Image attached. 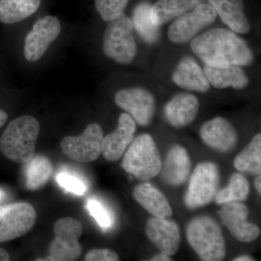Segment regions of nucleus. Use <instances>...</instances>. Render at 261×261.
Segmentation results:
<instances>
[{
    "mask_svg": "<svg viewBox=\"0 0 261 261\" xmlns=\"http://www.w3.org/2000/svg\"><path fill=\"white\" fill-rule=\"evenodd\" d=\"M190 46L206 65L216 68L246 66L253 62V54L247 43L229 29H210L194 38Z\"/></svg>",
    "mask_w": 261,
    "mask_h": 261,
    "instance_id": "f257e3e1",
    "label": "nucleus"
},
{
    "mask_svg": "<svg viewBox=\"0 0 261 261\" xmlns=\"http://www.w3.org/2000/svg\"><path fill=\"white\" fill-rule=\"evenodd\" d=\"M40 125L34 117L23 116L12 121L0 137V151L7 159L25 164L35 155Z\"/></svg>",
    "mask_w": 261,
    "mask_h": 261,
    "instance_id": "f03ea898",
    "label": "nucleus"
},
{
    "mask_svg": "<svg viewBox=\"0 0 261 261\" xmlns=\"http://www.w3.org/2000/svg\"><path fill=\"white\" fill-rule=\"evenodd\" d=\"M188 243L201 260L221 261L226 256V244L221 226L210 216L192 219L187 226Z\"/></svg>",
    "mask_w": 261,
    "mask_h": 261,
    "instance_id": "7ed1b4c3",
    "label": "nucleus"
},
{
    "mask_svg": "<svg viewBox=\"0 0 261 261\" xmlns=\"http://www.w3.org/2000/svg\"><path fill=\"white\" fill-rule=\"evenodd\" d=\"M162 166L161 153L152 136L136 137L123 156L121 166L140 181H148L159 174Z\"/></svg>",
    "mask_w": 261,
    "mask_h": 261,
    "instance_id": "20e7f679",
    "label": "nucleus"
},
{
    "mask_svg": "<svg viewBox=\"0 0 261 261\" xmlns=\"http://www.w3.org/2000/svg\"><path fill=\"white\" fill-rule=\"evenodd\" d=\"M108 22L103 37L105 55L117 63L129 64L137 53L132 20L123 13Z\"/></svg>",
    "mask_w": 261,
    "mask_h": 261,
    "instance_id": "39448f33",
    "label": "nucleus"
},
{
    "mask_svg": "<svg viewBox=\"0 0 261 261\" xmlns=\"http://www.w3.org/2000/svg\"><path fill=\"white\" fill-rule=\"evenodd\" d=\"M219 182V168L216 163L204 161L197 164L184 197L187 208L194 210L208 205L216 197Z\"/></svg>",
    "mask_w": 261,
    "mask_h": 261,
    "instance_id": "423d86ee",
    "label": "nucleus"
},
{
    "mask_svg": "<svg viewBox=\"0 0 261 261\" xmlns=\"http://www.w3.org/2000/svg\"><path fill=\"white\" fill-rule=\"evenodd\" d=\"M83 232V226L78 220L71 217L58 219L55 223L56 237L49 247V256L45 260H75L82 254L79 239Z\"/></svg>",
    "mask_w": 261,
    "mask_h": 261,
    "instance_id": "0eeeda50",
    "label": "nucleus"
},
{
    "mask_svg": "<svg viewBox=\"0 0 261 261\" xmlns=\"http://www.w3.org/2000/svg\"><path fill=\"white\" fill-rule=\"evenodd\" d=\"M36 220L37 212L28 202L0 206V243L23 236L32 229Z\"/></svg>",
    "mask_w": 261,
    "mask_h": 261,
    "instance_id": "6e6552de",
    "label": "nucleus"
},
{
    "mask_svg": "<svg viewBox=\"0 0 261 261\" xmlns=\"http://www.w3.org/2000/svg\"><path fill=\"white\" fill-rule=\"evenodd\" d=\"M103 130L95 123H90L82 135L67 136L62 140V150L70 159L81 163L96 161L102 153Z\"/></svg>",
    "mask_w": 261,
    "mask_h": 261,
    "instance_id": "1a4fd4ad",
    "label": "nucleus"
},
{
    "mask_svg": "<svg viewBox=\"0 0 261 261\" xmlns=\"http://www.w3.org/2000/svg\"><path fill=\"white\" fill-rule=\"evenodd\" d=\"M216 17V10L209 3H201L173 22L168 29V39L175 44L189 42L202 29L214 23Z\"/></svg>",
    "mask_w": 261,
    "mask_h": 261,
    "instance_id": "9d476101",
    "label": "nucleus"
},
{
    "mask_svg": "<svg viewBox=\"0 0 261 261\" xmlns=\"http://www.w3.org/2000/svg\"><path fill=\"white\" fill-rule=\"evenodd\" d=\"M61 32V23L56 17L47 15L38 20L25 39L23 54L25 60L30 63L39 61Z\"/></svg>",
    "mask_w": 261,
    "mask_h": 261,
    "instance_id": "9b49d317",
    "label": "nucleus"
},
{
    "mask_svg": "<svg viewBox=\"0 0 261 261\" xmlns=\"http://www.w3.org/2000/svg\"><path fill=\"white\" fill-rule=\"evenodd\" d=\"M115 102L140 126H148L152 121L155 101L147 89L140 87L121 89L115 96Z\"/></svg>",
    "mask_w": 261,
    "mask_h": 261,
    "instance_id": "f8f14e48",
    "label": "nucleus"
},
{
    "mask_svg": "<svg viewBox=\"0 0 261 261\" xmlns=\"http://www.w3.org/2000/svg\"><path fill=\"white\" fill-rule=\"evenodd\" d=\"M221 223L228 228L233 238L244 243L256 240L260 234L258 226L247 221L248 208L241 202L224 204L218 211Z\"/></svg>",
    "mask_w": 261,
    "mask_h": 261,
    "instance_id": "ddd939ff",
    "label": "nucleus"
},
{
    "mask_svg": "<svg viewBox=\"0 0 261 261\" xmlns=\"http://www.w3.org/2000/svg\"><path fill=\"white\" fill-rule=\"evenodd\" d=\"M146 234L149 241L161 252L167 255L177 253L181 237L178 224L168 218H151L146 225Z\"/></svg>",
    "mask_w": 261,
    "mask_h": 261,
    "instance_id": "4468645a",
    "label": "nucleus"
},
{
    "mask_svg": "<svg viewBox=\"0 0 261 261\" xmlns=\"http://www.w3.org/2000/svg\"><path fill=\"white\" fill-rule=\"evenodd\" d=\"M200 136L206 145L224 153L232 150L238 142L236 130L223 117H216L202 123Z\"/></svg>",
    "mask_w": 261,
    "mask_h": 261,
    "instance_id": "2eb2a0df",
    "label": "nucleus"
},
{
    "mask_svg": "<svg viewBox=\"0 0 261 261\" xmlns=\"http://www.w3.org/2000/svg\"><path fill=\"white\" fill-rule=\"evenodd\" d=\"M136 122L128 113H122L118 118V127L114 132L104 137L102 145L103 157L108 161H118L135 139Z\"/></svg>",
    "mask_w": 261,
    "mask_h": 261,
    "instance_id": "dca6fc26",
    "label": "nucleus"
},
{
    "mask_svg": "<svg viewBox=\"0 0 261 261\" xmlns=\"http://www.w3.org/2000/svg\"><path fill=\"white\" fill-rule=\"evenodd\" d=\"M191 171V160L185 147L173 145L168 149L161 166V179L166 185L178 187L186 183Z\"/></svg>",
    "mask_w": 261,
    "mask_h": 261,
    "instance_id": "f3484780",
    "label": "nucleus"
},
{
    "mask_svg": "<svg viewBox=\"0 0 261 261\" xmlns=\"http://www.w3.org/2000/svg\"><path fill=\"white\" fill-rule=\"evenodd\" d=\"M199 108L200 103L194 94L179 93L166 105L164 116L171 126L180 128L191 124L195 121Z\"/></svg>",
    "mask_w": 261,
    "mask_h": 261,
    "instance_id": "a211bd4d",
    "label": "nucleus"
},
{
    "mask_svg": "<svg viewBox=\"0 0 261 261\" xmlns=\"http://www.w3.org/2000/svg\"><path fill=\"white\" fill-rule=\"evenodd\" d=\"M172 80L186 90L205 93L210 89V83L203 70L190 57L182 58L173 73Z\"/></svg>",
    "mask_w": 261,
    "mask_h": 261,
    "instance_id": "6ab92c4d",
    "label": "nucleus"
},
{
    "mask_svg": "<svg viewBox=\"0 0 261 261\" xmlns=\"http://www.w3.org/2000/svg\"><path fill=\"white\" fill-rule=\"evenodd\" d=\"M219 14L221 20L232 32L246 34L250 32V24L245 14L243 0H207Z\"/></svg>",
    "mask_w": 261,
    "mask_h": 261,
    "instance_id": "aec40b11",
    "label": "nucleus"
},
{
    "mask_svg": "<svg viewBox=\"0 0 261 261\" xmlns=\"http://www.w3.org/2000/svg\"><path fill=\"white\" fill-rule=\"evenodd\" d=\"M133 196L135 200L154 217L169 218L173 216V210L167 198L150 184L145 182L136 186Z\"/></svg>",
    "mask_w": 261,
    "mask_h": 261,
    "instance_id": "412c9836",
    "label": "nucleus"
},
{
    "mask_svg": "<svg viewBox=\"0 0 261 261\" xmlns=\"http://www.w3.org/2000/svg\"><path fill=\"white\" fill-rule=\"evenodd\" d=\"M205 0H159L151 6L149 15L152 23L157 27L181 16Z\"/></svg>",
    "mask_w": 261,
    "mask_h": 261,
    "instance_id": "4be33fe9",
    "label": "nucleus"
},
{
    "mask_svg": "<svg viewBox=\"0 0 261 261\" xmlns=\"http://www.w3.org/2000/svg\"><path fill=\"white\" fill-rule=\"evenodd\" d=\"M204 73L209 83L215 88L225 89L231 87L235 89H243L249 84L248 77L239 65L216 68L205 64Z\"/></svg>",
    "mask_w": 261,
    "mask_h": 261,
    "instance_id": "5701e85b",
    "label": "nucleus"
},
{
    "mask_svg": "<svg viewBox=\"0 0 261 261\" xmlns=\"http://www.w3.org/2000/svg\"><path fill=\"white\" fill-rule=\"evenodd\" d=\"M41 0H0V22L18 23L39 9Z\"/></svg>",
    "mask_w": 261,
    "mask_h": 261,
    "instance_id": "b1692460",
    "label": "nucleus"
},
{
    "mask_svg": "<svg viewBox=\"0 0 261 261\" xmlns=\"http://www.w3.org/2000/svg\"><path fill=\"white\" fill-rule=\"evenodd\" d=\"M25 164V186L29 190H39L47 183L53 174V164L45 156L34 155Z\"/></svg>",
    "mask_w": 261,
    "mask_h": 261,
    "instance_id": "393cba45",
    "label": "nucleus"
},
{
    "mask_svg": "<svg viewBox=\"0 0 261 261\" xmlns=\"http://www.w3.org/2000/svg\"><path fill=\"white\" fill-rule=\"evenodd\" d=\"M233 166L239 171L252 174L261 173V135L257 134L248 145L235 158Z\"/></svg>",
    "mask_w": 261,
    "mask_h": 261,
    "instance_id": "a878e982",
    "label": "nucleus"
},
{
    "mask_svg": "<svg viewBox=\"0 0 261 261\" xmlns=\"http://www.w3.org/2000/svg\"><path fill=\"white\" fill-rule=\"evenodd\" d=\"M151 5L148 3H141L134 10L132 20L133 27L147 44H154L160 37V27L154 25L150 19Z\"/></svg>",
    "mask_w": 261,
    "mask_h": 261,
    "instance_id": "bb28decb",
    "label": "nucleus"
},
{
    "mask_svg": "<svg viewBox=\"0 0 261 261\" xmlns=\"http://www.w3.org/2000/svg\"><path fill=\"white\" fill-rule=\"evenodd\" d=\"M249 192L250 186L246 178L240 173H235L231 175L228 186L217 192L214 199L219 205L243 202L247 200Z\"/></svg>",
    "mask_w": 261,
    "mask_h": 261,
    "instance_id": "cd10ccee",
    "label": "nucleus"
},
{
    "mask_svg": "<svg viewBox=\"0 0 261 261\" xmlns=\"http://www.w3.org/2000/svg\"><path fill=\"white\" fill-rule=\"evenodd\" d=\"M128 0H95L96 9L105 21H110L123 13Z\"/></svg>",
    "mask_w": 261,
    "mask_h": 261,
    "instance_id": "c85d7f7f",
    "label": "nucleus"
},
{
    "mask_svg": "<svg viewBox=\"0 0 261 261\" xmlns=\"http://www.w3.org/2000/svg\"><path fill=\"white\" fill-rule=\"evenodd\" d=\"M56 180L60 186L75 195H83L87 190L83 182L70 173H59L57 175Z\"/></svg>",
    "mask_w": 261,
    "mask_h": 261,
    "instance_id": "c756f323",
    "label": "nucleus"
},
{
    "mask_svg": "<svg viewBox=\"0 0 261 261\" xmlns=\"http://www.w3.org/2000/svg\"><path fill=\"white\" fill-rule=\"evenodd\" d=\"M87 207L89 214L93 216L101 227L107 228L111 226L112 219L110 214L98 201L92 199L89 200Z\"/></svg>",
    "mask_w": 261,
    "mask_h": 261,
    "instance_id": "7c9ffc66",
    "label": "nucleus"
},
{
    "mask_svg": "<svg viewBox=\"0 0 261 261\" xmlns=\"http://www.w3.org/2000/svg\"><path fill=\"white\" fill-rule=\"evenodd\" d=\"M119 256L116 252L110 249H94L87 252L86 261H118Z\"/></svg>",
    "mask_w": 261,
    "mask_h": 261,
    "instance_id": "2f4dec72",
    "label": "nucleus"
},
{
    "mask_svg": "<svg viewBox=\"0 0 261 261\" xmlns=\"http://www.w3.org/2000/svg\"><path fill=\"white\" fill-rule=\"evenodd\" d=\"M149 261H171L173 260L170 255L164 252H161L157 255H154L152 258L149 259Z\"/></svg>",
    "mask_w": 261,
    "mask_h": 261,
    "instance_id": "473e14b6",
    "label": "nucleus"
},
{
    "mask_svg": "<svg viewBox=\"0 0 261 261\" xmlns=\"http://www.w3.org/2000/svg\"><path fill=\"white\" fill-rule=\"evenodd\" d=\"M8 119V115L3 110L0 109V128H2Z\"/></svg>",
    "mask_w": 261,
    "mask_h": 261,
    "instance_id": "72a5a7b5",
    "label": "nucleus"
},
{
    "mask_svg": "<svg viewBox=\"0 0 261 261\" xmlns=\"http://www.w3.org/2000/svg\"><path fill=\"white\" fill-rule=\"evenodd\" d=\"M10 260L9 253L4 250V249L0 247V261Z\"/></svg>",
    "mask_w": 261,
    "mask_h": 261,
    "instance_id": "f704fd0d",
    "label": "nucleus"
},
{
    "mask_svg": "<svg viewBox=\"0 0 261 261\" xmlns=\"http://www.w3.org/2000/svg\"><path fill=\"white\" fill-rule=\"evenodd\" d=\"M254 185H255V190H256L257 193H258L259 195H260V194H261V176H260V174L257 175V177L255 178V184H254Z\"/></svg>",
    "mask_w": 261,
    "mask_h": 261,
    "instance_id": "c9c22d12",
    "label": "nucleus"
},
{
    "mask_svg": "<svg viewBox=\"0 0 261 261\" xmlns=\"http://www.w3.org/2000/svg\"><path fill=\"white\" fill-rule=\"evenodd\" d=\"M233 261H253V258L252 257L248 256V255H242V256L235 257L233 259Z\"/></svg>",
    "mask_w": 261,
    "mask_h": 261,
    "instance_id": "e433bc0d",
    "label": "nucleus"
},
{
    "mask_svg": "<svg viewBox=\"0 0 261 261\" xmlns=\"http://www.w3.org/2000/svg\"><path fill=\"white\" fill-rule=\"evenodd\" d=\"M5 196L4 192H3V190H2V189H0V201L2 200V199L3 198V197Z\"/></svg>",
    "mask_w": 261,
    "mask_h": 261,
    "instance_id": "4c0bfd02",
    "label": "nucleus"
}]
</instances>
